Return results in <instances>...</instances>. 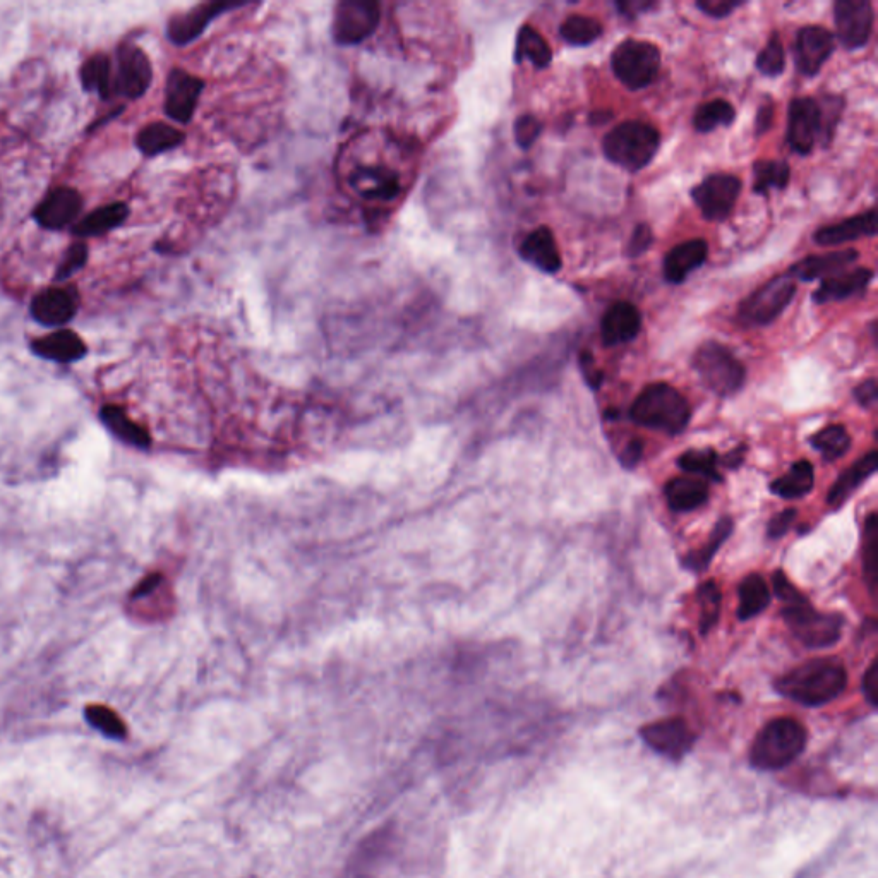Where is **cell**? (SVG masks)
Wrapping results in <instances>:
<instances>
[{
  "label": "cell",
  "mask_w": 878,
  "mask_h": 878,
  "mask_svg": "<svg viewBox=\"0 0 878 878\" xmlns=\"http://www.w3.org/2000/svg\"><path fill=\"white\" fill-rule=\"evenodd\" d=\"M848 685V673L832 657H818L777 678L779 695L805 707H822L841 697Z\"/></svg>",
  "instance_id": "cell-1"
},
{
  "label": "cell",
  "mask_w": 878,
  "mask_h": 878,
  "mask_svg": "<svg viewBox=\"0 0 878 878\" xmlns=\"http://www.w3.org/2000/svg\"><path fill=\"white\" fill-rule=\"evenodd\" d=\"M630 417L638 426L678 436L685 431L692 410L680 391L668 383H652L635 398Z\"/></svg>",
  "instance_id": "cell-2"
},
{
  "label": "cell",
  "mask_w": 878,
  "mask_h": 878,
  "mask_svg": "<svg viewBox=\"0 0 878 878\" xmlns=\"http://www.w3.org/2000/svg\"><path fill=\"white\" fill-rule=\"evenodd\" d=\"M808 733L793 717H777L758 731L750 748V765L758 770H781L805 752Z\"/></svg>",
  "instance_id": "cell-3"
},
{
  "label": "cell",
  "mask_w": 878,
  "mask_h": 878,
  "mask_svg": "<svg viewBox=\"0 0 878 878\" xmlns=\"http://www.w3.org/2000/svg\"><path fill=\"white\" fill-rule=\"evenodd\" d=\"M659 145V131L642 121L621 122L602 139L604 157L628 172L645 169L656 157Z\"/></svg>",
  "instance_id": "cell-4"
},
{
  "label": "cell",
  "mask_w": 878,
  "mask_h": 878,
  "mask_svg": "<svg viewBox=\"0 0 878 878\" xmlns=\"http://www.w3.org/2000/svg\"><path fill=\"white\" fill-rule=\"evenodd\" d=\"M693 369L705 388L719 397H733L745 385L743 362L719 342H705L698 347L693 355Z\"/></svg>",
  "instance_id": "cell-5"
},
{
  "label": "cell",
  "mask_w": 878,
  "mask_h": 878,
  "mask_svg": "<svg viewBox=\"0 0 878 878\" xmlns=\"http://www.w3.org/2000/svg\"><path fill=\"white\" fill-rule=\"evenodd\" d=\"M782 618L794 637L810 649H827L839 642L844 620L834 613H820L805 596L786 602Z\"/></svg>",
  "instance_id": "cell-6"
},
{
  "label": "cell",
  "mask_w": 878,
  "mask_h": 878,
  "mask_svg": "<svg viewBox=\"0 0 878 878\" xmlns=\"http://www.w3.org/2000/svg\"><path fill=\"white\" fill-rule=\"evenodd\" d=\"M616 78L628 90H644L652 85L661 71V52L654 43L628 38L611 55Z\"/></svg>",
  "instance_id": "cell-7"
},
{
  "label": "cell",
  "mask_w": 878,
  "mask_h": 878,
  "mask_svg": "<svg viewBox=\"0 0 878 878\" xmlns=\"http://www.w3.org/2000/svg\"><path fill=\"white\" fill-rule=\"evenodd\" d=\"M381 23V4L376 0H342L335 6L331 38L340 47H355L373 37Z\"/></svg>",
  "instance_id": "cell-8"
},
{
  "label": "cell",
  "mask_w": 878,
  "mask_h": 878,
  "mask_svg": "<svg viewBox=\"0 0 878 878\" xmlns=\"http://www.w3.org/2000/svg\"><path fill=\"white\" fill-rule=\"evenodd\" d=\"M796 295V285L788 273L777 275L762 289L741 302L738 318L746 326H767L781 316Z\"/></svg>",
  "instance_id": "cell-9"
},
{
  "label": "cell",
  "mask_w": 878,
  "mask_h": 878,
  "mask_svg": "<svg viewBox=\"0 0 878 878\" xmlns=\"http://www.w3.org/2000/svg\"><path fill=\"white\" fill-rule=\"evenodd\" d=\"M153 81V67L145 50L134 43H122L117 50V71L112 78L114 95L126 100L145 97Z\"/></svg>",
  "instance_id": "cell-10"
},
{
  "label": "cell",
  "mask_w": 878,
  "mask_h": 878,
  "mask_svg": "<svg viewBox=\"0 0 878 878\" xmlns=\"http://www.w3.org/2000/svg\"><path fill=\"white\" fill-rule=\"evenodd\" d=\"M740 179L731 174H712L692 189V199L709 222H724L741 194Z\"/></svg>",
  "instance_id": "cell-11"
},
{
  "label": "cell",
  "mask_w": 878,
  "mask_h": 878,
  "mask_svg": "<svg viewBox=\"0 0 878 878\" xmlns=\"http://www.w3.org/2000/svg\"><path fill=\"white\" fill-rule=\"evenodd\" d=\"M640 738L650 750L668 758L671 762H680L692 752L697 734L681 717H669L661 721L650 722L640 728Z\"/></svg>",
  "instance_id": "cell-12"
},
{
  "label": "cell",
  "mask_w": 878,
  "mask_h": 878,
  "mask_svg": "<svg viewBox=\"0 0 878 878\" xmlns=\"http://www.w3.org/2000/svg\"><path fill=\"white\" fill-rule=\"evenodd\" d=\"M836 37L846 50L863 49L873 33L875 13L868 0H839L834 4Z\"/></svg>",
  "instance_id": "cell-13"
},
{
  "label": "cell",
  "mask_w": 878,
  "mask_h": 878,
  "mask_svg": "<svg viewBox=\"0 0 878 878\" xmlns=\"http://www.w3.org/2000/svg\"><path fill=\"white\" fill-rule=\"evenodd\" d=\"M246 2H203L187 9L184 13L175 14L167 23V38L177 47H186L198 40L206 28L220 18L222 14L241 9Z\"/></svg>",
  "instance_id": "cell-14"
},
{
  "label": "cell",
  "mask_w": 878,
  "mask_h": 878,
  "mask_svg": "<svg viewBox=\"0 0 878 878\" xmlns=\"http://www.w3.org/2000/svg\"><path fill=\"white\" fill-rule=\"evenodd\" d=\"M205 90V81L175 67L165 83V114L177 124H189L198 109L199 97Z\"/></svg>",
  "instance_id": "cell-15"
},
{
  "label": "cell",
  "mask_w": 878,
  "mask_h": 878,
  "mask_svg": "<svg viewBox=\"0 0 878 878\" xmlns=\"http://www.w3.org/2000/svg\"><path fill=\"white\" fill-rule=\"evenodd\" d=\"M794 66L803 76H817L836 50V37L818 25L803 26L793 45Z\"/></svg>",
  "instance_id": "cell-16"
},
{
  "label": "cell",
  "mask_w": 878,
  "mask_h": 878,
  "mask_svg": "<svg viewBox=\"0 0 878 878\" xmlns=\"http://www.w3.org/2000/svg\"><path fill=\"white\" fill-rule=\"evenodd\" d=\"M822 138V114L817 100L794 98L789 103L788 143L798 155H810Z\"/></svg>",
  "instance_id": "cell-17"
},
{
  "label": "cell",
  "mask_w": 878,
  "mask_h": 878,
  "mask_svg": "<svg viewBox=\"0 0 878 878\" xmlns=\"http://www.w3.org/2000/svg\"><path fill=\"white\" fill-rule=\"evenodd\" d=\"M78 309L79 295L74 287H49L35 295L30 313L40 325L61 328L73 321Z\"/></svg>",
  "instance_id": "cell-18"
},
{
  "label": "cell",
  "mask_w": 878,
  "mask_h": 878,
  "mask_svg": "<svg viewBox=\"0 0 878 878\" xmlns=\"http://www.w3.org/2000/svg\"><path fill=\"white\" fill-rule=\"evenodd\" d=\"M83 208V198L73 187H55L40 201L33 217L38 225L47 230L66 229L78 220Z\"/></svg>",
  "instance_id": "cell-19"
},
{
  "label": "cell",
  "mask_w": 878,
  "mask_h": 878,
  "mask_svg": "<svg viewBox=\"0 0 878 878\" xmlns=\"http://www.w3.org/2000/svg\"><path fill=\"white\" fill-rule=\"evenodd\" d=\"M642 330V313L630 302H614L601 319V340L606 347L632 342Z\"/></svg>",
  "instance_id": "cell-20"
},
{
  "label": "cell",
  "mask_w": 878,
  "mask_h": 878,
  "mask_svg": "<svg viewBox=\"0 0 878 878\" xmlns=\"http://www.w3.org/2000/svg\"><path fill=\"white\" fill-rule=\"evenodd\" d=\"M349 184L355 194L367 201H391L397 198L402 189L397 172L386 167H359L349 177Z\"/></svg>",
  "instance_id": "cell-21"
},
{
  "label": "cell",
  "mask_w": 878,
  "mask_h": 878,
  "mask_svg": "<svg viewBox=\"0 0 878 878\" xmlns=\"http://www.w3.org/2000/svg\"><path fill=\"white\" fill-rule=\"evenodd\" d=\"M518 254L525 263L536 266L537 270L546 275H556L563 266L560 249L554 239L553 230L542 225L532 230L518 246Z\"/></svg>",
  "instance_id": "cell-22"
},
{
  "label": "cell",
  "mask_w": 878,
  "mask_h": 878,
  "mask_svg": "<svg viewBox=\"0 0 878 878\" xmlns=\"http://www.w3.org/2000/svg\"><path fill=\"white\" fill-rule=\"evenodd\" d=\"M860 258V253L856 249H842V251H832V253L812 254L806 256L798 263H794L788 270L791 278H798L801 282H813L818 278L834 277L846 268L854 265Z\"/></svg>",
  "instance_id": "cell-23"
},
{
  "label": "cell",
  "mask_w": 878,
  "mask_h": 878,
  "mask_svg": "<svg viewBox=\"0 0 878 878\" xmlns=\"http://www.w3.org/2000/svg\"><path fill=\"white\" fill-rule=\"evenodd\" d=\"M875 273L870 268H856V270L841 271L834 277L824 278L813 292L815 304H830V302H842L863 295L872 283Z\"/></svg>",
  "instance_id": "cell-24"
},
{
  "label": "cell",
  "mask_w": 878,
  "mask_h": 878,
  "mask_svg": "<svg viewBox=\"0 0 878 878\" xmlns=\"http://www.w3.org/2000/svg\"><path fill=\"white\" fill-rule=\"evenodd\" d=\"M709 256V246L704 239H692V241L681 242L678 246L673 247L662 265V273L666 282L673 285H681L686 282L693 271L704 266Z\"/></svg>",
  "instance_id": "cell-25"
},
{
  "label": "cell",
  "mask_w": 878,
  "mask_h": 878,
  "mask_svg": "<svg viewBox=\"0 0 878 878\" xmlns=\"http://www.w3.org/2000/svg\"><path fill=\"white\" fill-rule=\"evenodd\" d=\"M875 234H877V211L868 210L856 217L846 218L842 222L825 225L815 232L813 239L818 246L830 247L858 241L861 237H873Z\"/></svg>",
  "instance_id": "cell-26"
},
{
  "label": "cell",
  "mask_w": 878,
  "mask_h": 878,
  "mask_svg": "<svg viewBox=\"0 0 878 878\" xmlns=\"http://www.w3.org/2000/svg\"><path fill=\"white\" fill-rule=\"evenodd\" d=\"M31 350L47 361L71 364L85 357L86 343L78 333L71 330L52 331L45 337L37 338L31 343Z\"/></svg>",
  "instance_id": "cell-27"
},
{
  "label": "cell",
  "mask_w": 878,
  "mask_h": 878,
  "mask_svg": "<svg viewBox=\"0 0 878 878\" xmlns=\"http://www.w3.org/2000/svg\"><path fill=\"white\" fill-rule=\"evenodd\" d=\"M666 500L673 512H693L709 500V488L704 481L695 477H674L664 488Z\"/></svg>",
  "instance_id": "cell-28"
},
{
  "label": "cell",
  "mask_w": 878,
  "mask_h": 878,
  "mask_svg": "<svg viewBox=\"0 0 878 878\" xmlns=\"http://www.w3.org/2000/svg\"><path fill=\"white\" fill-rule=\"evenodd\" d=\"M875 470H877V452L872 450L865 457H861L856 464L851 465L849 469L842 472V476L830 488L827 503L832 508H839V506L844 505L848 501L849 496L856 489L860 488L861 484L868 477H872L875 474Z\"/></svg>",
  "instance_id": "cell-29"
},
{
  "label": "cell",
  "mask_w": 878,
  "mask_h": 878,
  "mask_svg": "<svg viewBox=\"0 0 878 878\" xmlns=\"http://www.w3.org/2000/svg\"><path fill=\"white\" fill-rule=\"evenodd\" d=\"M186 139L179 127L165 122H153L143 127L136 136V146L145 157H158L181 146Z\"/></svg>",
  "instance_id": "cell-30"
},
{
  "label": "cell",
  "mask_w": 878,
  "mask_h": 878,
  "mask_svg": "<svg viewBox=\"0 0 878 878\" xmlns=\"http://www.w3.org/2000/svg\"><path fill=\"white\" fill-rule=\"evenodd\" d=\"M127 217H129V206L126 203H112L91 211L90 215H86L74 227L73 232L79 237H98L121 227Z\"/></svg>",
  "instance_id": "cell-31"
},
{
  "label": "cell",
  "mask_w": 878,
  "mask_h": 878,
  "mask_svg": "<svg viewBox=\"0 0 878 878\" xmlns=\"http://www.w3.org/2000/svg\"><path fill=\"white\" fill-rule=\"evenodd\" d=\"M525 61H529L537 69H546L553 62V50L546 38L529 25L518 30L515 43V62L522 64Z\"/></svg>",
  "instance_id": "cell-32"
},
{
  "label": "cell",
  "mask_w": 878,
  "mask_h": 878,
  "mask_svg": "<svg viewBox=\"0 0 878 878\" xmlns=\"http://www.w3.org/2000/svg\"><path fill=\"white\" fill-rule=\"evenodd\" d=\"M770 604L769 585L758 573H750L741 580L738 589V618L748 621L762 613Z\"/></svg>",
  "instance_id": "cell-33"
},
{
  "label": "cell",
  "mask_w": 878,
  "mask_h": 878,
  "mask_svg": "<svg viewBox=\"0 0 878 878\" xmlns=\"http://www.w3.org/2000/svg\"><path fill=\"white\" fill-rule=\"evenodd\" d=\"M813 482V465L808 460H800L793 464L786 476L779 477L770 484V491L784 500H798L812 491Z\"/></svg>",
  "instance_id": "cell-34"
},
{
  "label": "cell",
  "mask_w": 878,
  "mask_h": 878,
  "mask_svg": "<svg viewBox=\"0 0 878 878\" xmlns=\"http://www.w3.org/2000/svg\"><path fill=\"white\" fill-rule=\"evenodd\" d=\"M81 85L86 91L97 93L102 100H109L114 91H112V61L109 55L95 54L81 66L79 71Z\"/></svg>",
  "instance_id": "cell-35"
},
{
  "label": "cell",
  "mask_w": 878,
  "mask_h": 878,
  "mask_svg": "<svg viewBox=\"0 0 878 878\" xmlns=\"http://www.w3.org/2000/svg\"><path fill=\"white\" fill-rule=\"evenodd\" d=\"M734 522L733 518L722 517L710 534L709 541L702 548L695 549L692 553L686 554L683 558V566L692 570V572H705L709 568L710 561L714 560L717 551L721 549L722 544L728 541L729 536L733 534Z\"/></svg>",
  "instance_id": "cell-36"
},
{
  "label": "cell",
  "mask_w": 878,
  "mask_h": 878,
  "mask_svg": "<svg viewBox=\"0 0 878 878\" xmlns=\"http://www.w3.org/2000/svg\"><path fill=\"white\" fill-rule=\"evenodd\" d=\"M791 179V169L781 160H758L753 163V193L767 194L770 189L782 191Z\"/></svg>",
  "instance_id": "cell-37"
},
{
  "label": "cell",
  "mask_w": 878,
  "mask_h": 878,
  "mask_svg": "<svg viewBox=\"0 0 878 878\" xmlns=\"http://www.w3.org/2000/svg\"><path fill=\"white\" fill-rule=\"evenodd\" d=\"M810 445L822 455L824 460L834 462L849 452L851 436H849L846 427L841 426V424H832V426L820 429L817 434H813L810 438Z\"/></svg>",
  "instance_id": "cell-38"
},
{
  "label": "cell",
  "mask_w": 878,
  "mask_h": 878,
  "mask_svg": "<svg viewBox=\"0 0 878 878\" xmlns=\"http://www.w3.org/2000/svg\"><path fill=\"white\" fill-rule=\"evenodd\" d=\"M602 33L604 28L597 19L582 14H573L570 18H566L560 28L561 38L573 47L592 45L602 37Z\"/></svg>",
  "instance_id": "cell-39"
},
{
  "label": "cell",
  "mask_w": 878,
  "mask_h": 878,
  "mask_svg": "<svg viewBox=\"0 0 878 878\" xmlns=\"http://www.w3.org/2000/svg\"><path fill=\"white\" fill-rule=\"evenodd\" d=\"M736 119V110L726 100H712L698 107L693 115V126L698 133H712L717 127H728Z\"/></svg>",
  "instance_id": "cell-40"
},
{
  "label": "cell",
  "mask_w": 878,
  "mask_h": 878,
  "mask_svg": "<svg viewBox=\"0 0 878 878\" xmlns=\"http://www.w3.org/2000/svg\"><path fill=\"white\" fill-rule=\"evenodd\" d=\"M721 464L719 455L712 448L705 450H688L678 458V467L685 474H693V476L707 477L710 481L722 482L721 472L717 469V465Z\"/></svg>",
  "instance_id": "cell-41"
},
{
  "label": "cell",
  "mask_w": 878,
  "mask_h": 878,
  "mask_svg": "<svg viewBox=\"0 0 878 878\" xmlns=\"http://www.w3.org/2000/svg\"><path fill=\"white\" fill-rule=\"evenodd\" d=\"M102 421L105 422V426L112 429L114 434L124 439L126 443L136 446L148 445V436H146L145 431L136 422L131 421L127 417L126 412L119 409V407L107 405L102 410Z\"/></svg>",
  "instance_id": "cell-42"
},
{
  "label": "cell",
  "mask_w": 878,
  "mask_h": 878,
  "mask_svg": "<svg viewBox=\"0 0 878 878\" xmlns=\"http://www.w3.org/2000/svg\"><path fill=\"white\" fill-rule=\"evenodd\" d=\"M698 604H700V633L709 635L710 630L716 626L721 614L722 594L716 580H707L697 590Z\"/></svg>",
  "instance_id": "cell-43"
},
{
  "label": "cell",
  "mask_w": 878,
  "mask_h": 878,
  "mask_svg": "<svg viewBox=\"0 0 878 878\" xmlns=\"http://www.w3.org/2000/svg\"><path fill=\"white\" fill-rule=\"evenodd\" d=\"M85 717L86 721L90 722V726L100 731L103 736L112 738V740L126 738V724L109 707H105V705H90V707H86Z\"/></svg>",
  "instance_id": "cell-44"
},
{
  "label": "cell",
  "mask_w": 878,
  "mask_h": 878,
  "mask_svg": "<svg viewBox=\"0 0 878 878\" xmlns=\"http://www.w3.org/2000/svg\"><path fill=\"white\" fill-rule=\"evenodd\" d=\"M878 565V524L877 513H870L865 522V541H863V568H865L866 582L875 592L877 585Z\"/></svg>",
  "instance_id": "cell-45"
},
{
  "label": "cell",
  "mask_w": 878,
  "mask_h": 878,
  "mask_svg": "<svg viewBox=\"0 0 878 878\" xmlns=\"http://www.w3.org/2000/svg\"><path fill=\"white\" fill-rule=\"evenodd\" d=\"M755 66H757L760 73L764 74V76H769V78H777V76H781L784 73L786 52H784L781 38H779L777 33H774L764 49L760 50Z\"/></svg>",
  "instance_id": "cell-46"
},
{
  "label": "cell",
  "mask_w": 878,
  "mask_h": 878,
  "mask_svg": "<svg viewBox=\"0 0 878 878\" xmlns=\"http://www.w3.org/2000/svg\"><path fill=\"white\" fill-rule=\"evenodd\" d=\"M88 261V247L85 242H74L73 246L67 249L64 258L55 270V282H66L73 277L74 273L83 270Z\"/></svg>",
  "instance_id": "cell-47"
},
{
  "label": "cell",
  "mask_w": 878,
  "mask_h": 878,
  "mask_svg": "<svg viewBox=\"0 0 878 878\" xmlns=\"http://www.w3.org/2000/svg\"><path fill=\"white\" fill-rule=\"evenodd\" d=\"M541 133L542 122L537 119L536 115H520L513 124L515 141H517L518 148H522V150H530L532 146L536 145Z\"/></svg>",
  "instance_id": "cell-48"
},
{
  "label": "cell",
  "mask_w": 878,
  "mask_h": 878,
  "mask_svg": "<svg viewBox=\"0 0 878 878\" xmlns=\"http://www.w3.org/2000/svg\"><path fill=\"white\" fill-rule=\"evenodd\" d=\"M652 244H654V232L650 229V225L638 223L626 246V256L630 259L640 258L649 251Z\"/></svg>",
  "instance_id": "cell-49"
},
{
  "label": "cell",
  "mask_w": 878,
  "mask_h": 878,
  "mask_svg": "<svg viewBox=\"0 0 878 878\" xmlns=\"http://www.w3.org/2000/svg\"><path fill=\"white\" fill-rule=\"evenodd\" d=\"M842 103L844 102L841 98L837 97L825 98V102H818L820 114H822V139H827V141L832 139L839 115L842 112Z\"/></svg>",
  "instance_id": "cell-50"
},
{
  "label": "cell",
  "mask_w": 878,
  "mask_h": 878,
  "mask_svg": "<svg viewBox=\"0 0 878 878\" xmlns=\"http://www.w3.org/2000/svg\"><path fill=\"white\" fill-rule=\"evenodd\" d=\"M743 6L740 0H698L697 7L710 18H728L734 9Z\"/></svg>",
  "instance_id": "cell-51"
},
{
  "label": "cell",
  "mask_w": 878,
  "mask_h": 878,
  "mask_svg": "<svg viewBox=\"0 0 878 878\" xmlns=\"http://www.w3.org/2000/svg\"><path fill=\"white\" fill-rule=\"evenodd\" d=\"M794 520H796V510H794V508H788V510H784V512L777 513L776 517L772 518L769 525H767V536H769L772 541L781 539V537L786 536L789 529L793 527Z\"/></svg>",
  "instance_id": "cell-52"
},
{
  "label": "cell",
  "mask_w": 878,
  "mask_h": 878,
  "mask_svg": "<svg viewBox=\"0 0 878 878\" xmlns=\"http://www.w3.org/2000/svg\"><path fill=\"white\" fill-rule=\"evenodd\" d=\"M578 362H580V371L584 374L585 383L592 388V390H599V386H601L602 379H604V374H602L601 369L596 366V361H594V355L584 350L580 357H578Z\"/></svg>",
  "instance_id": "cell-53"
},
{
  "label": "cell",
  "mask_w": 878,
  "mask_h": 878,
  "mask_svg": "<svg viewBox=\"0 0 878 878\" xmlns=\"http://www.w3.org/2000/svg\"><path fill=\"white\" fill-rule=\"evenodd\" d=\"M854 398H856V402L860 403L861 407H865V409L873 407V405L877 403L878 398L877 379H865L863 383L856 386V388H854Z\"/></svg>",
  "instance_id": "cell-54"
},
{
  "label": "cell",
  "mask_w": 878,
  "mask_h": 878,
  "mask_svg": "<svg viewBox=\"0 0 878 878\" xmlns=\"http://www.w3.org/2000/svg\"><path fill=\"white\" fill-rule=\"evenodd\" d=\"M863 695L866 702L872 705L873 709L878 705V662L872 661L870 668L866 669L863 676Z\"/></svg>",
  "instance_id": "cell-55"
},
{
  "label": "cell",
  "mask_w": 878,
  "mask_h": 878,
  "mask_svg": "<svg viewBox=\"0 0 878 878\" xmlns=\"http://www.w3.org/2000/svg\"><path fill=\"white\" fill-rule=\"evenodd\" d=\"M657 7L656 2L650 0H628V2H616V9L620 11L621 16L628 19H635L640 14L647 13L650 9Z\"/></svg>",
  "instance_id": "cell-56"
},
{
  "label": "cell",
  "mask_w": 878,
  "mask_h": 878,
  "mask_svg": "<svg viewBox=\"0 0 878 878\" xmlns=\"http://www.w3.org/2000/svg\"><path fill=\"white\" fill-rule=\"evenodd\" d=\"M774 114H776V112H774V102H772L770 98H767L764 105H760L757 117H755V134H757L758 138L764 136V134L769 131L770 127H772Z\"/></svg>",
  "instance_id": "cell-57"
},
{
  "label": "cell",
  "mask_w": 878,
  "mask_h": 878,
  "mask_svg": "<svg viewBox=\"0 0 878 878\" xmlns=\"http://www.w3.org/2000/svg\"><path fill=\"white\" fill-rule=\"evenodd\" d=\"M642 455H644V443L640 439H633V441L626 445L625 450L621 452V465L625 469H633L642 460Z\"/></svg>",
  "instance_id": "cell-58"
},
{
  "label": "cell",
  "mask_w": 878,
  "mask_h": 878,
  "mask_svg": "<svg viewBox=\"0 0 878 878\" xmlns=\"http://www.w3.org/2000/svg\"><path fill=\"white\" fill-rule=\"evenodd\" d=\"M611 119H613V112H609V110H597V112L590 115V122H592L594 126L606 124V122L611 121Z\"/></svg>",
  "instance_id": "cell-59"
}]
</instances>
